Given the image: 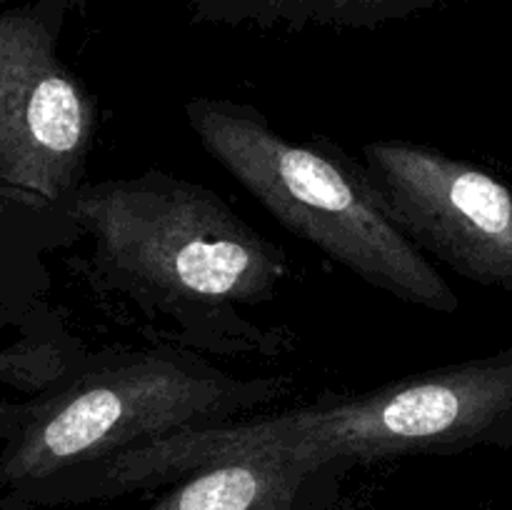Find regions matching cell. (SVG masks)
<instances>
[{"instance_id":"obj_1","label":"cell","mask_w":512,"mask_h":510,"mask_svg":"<svg viewBox=\"0 0 512 510\" xmlns=\"http://www.w3.org/2000/svg\"><path fill=\"white\" fill-rule=\"evenodd\" d=\"M65 210L90 240L95 285L160 320V340L223 358L293 345V333L248 318L278 298L288 258L215 190L153 168L80 185Z\"/></svg>"},{"instance_id":"obj_2","label":"cell","mask_w":512,"mask_h":510,"mask_svg":"<svg viewBox=\"0 0 512 510\" xmlns=\"http://www.w3.org/2000/svg\"><path fill=\"white\" fill-rule=\"evenodd\" d=\"M483 445L512 448V350L440 365L365 393L180 430L53 485L35 505L123 498L253 455L350 473L380 460L458 455Z\"/></svg>"},{"instance_id":"obj_3","label":"cell","mask_w":512,"mask_h":510,"mask_svg":"<svg viewBox=\"0 0 512 510\" xmlns=\"http://www.w3.org/2000/svg\"><path fill=\"white\" fill-rule=\"evenodd\" d=\"M293 388L290 375L228 373L168 340L83 350L28 400L0 453V488L35 508L45 490L125 450L258 413Z\"/></svg>"},{"instance_id":"obj_4","label":"cell","mask_w":512,"mask_h":510,"mask_svg":"<svg viewBox=\"0 0 512 510\" xmlns=\"http://www.w3.org/2000/svg\"><path fill=\"white\" fill-rule=\"evenodd\" d=\"M185 120L205 153L278 223L375 290L438 315L460 298L398 228L350 155L325 138L295 143L240 100L195 95Z\"/></svg>"},{"instance_id":"obj_5","label":"cell","mask_w":512,"mask_h":510,"mask_svg":"<svg viewBox=\"0 0 512 510\" xmlns=\"http://www.w3.org/2000/svg\"><path fill=\"white\" fill-rule=\"evenodd\" d=\"M363 175L423 253L473 283L512 290V190L488 170L408 140L363 145Z\"/></svg>"},{"instance_id":"obj_6","label":"cell","mask_w":512,"mask_h":510,"mask_svg":"<svg viewBox=\"0 0 512 510\" xmlns=\"http://www.w3.org/2000/svg\"><path fill=\"white\" fill-rule=\"evenodd\" d=\"M95 103L33 13L0 15V183L65 208L85 185Z\"/></svg>"},{"instance_id":"obj_7","label":"cell","mask_w":512,"mask_h":510,"mask_svg":"<svg viewBox=\"0 0 512 510\" xmlns=\"http://www.w3.org/2000/svg\"><path fill=\"white\" fill-rule=\"evenodd\" d=\"M345 475L283 455H253L183 475L145 510H335Z\"/></svg>"},{"instance_id":"obj_8","label":"cell","mask_w":512,"mask_h":510,"mask_svg":"<svg viewBox=\"0 0 512 510\" xmlns=\"http://www.w3.org/2000/svg\"><path fill=\"white\" fill-rule=\"evenodd\" d=\"M195 18L253 28L370 30L450 0H188Z\"/></svg>"},{"instance_id":"obj_9","label":"cell","mask_w":512,"mask_h":510,"mask_svg":"<svg viewBox=\"0 0 512 510\" xmlns=\"http://www.w3.org/2000/svg\"><path fill=\"white\" fill-rule=\"evenodd\" d=\"M83 350L75 335L60 333L58 328L0 350V438L8 440L13 435L28 405V400H10V390L38 395L53 388Z\"/></svg>"},{"instance_id":"obj_10","label":"cell","mask_w":512,"mask_h":510,"mask_svg":"<svg viewBox=\"0 0 512 510\" xmlns=\"http://www.w3.org/2000/svg\"><path fill=\"white\" fill-rule=\"evenodd\" d=\"M0 510H30V508H25V505L20 503V500H15V498H10V495H5V498H0Z\"/></svg>"}]
</instances>
